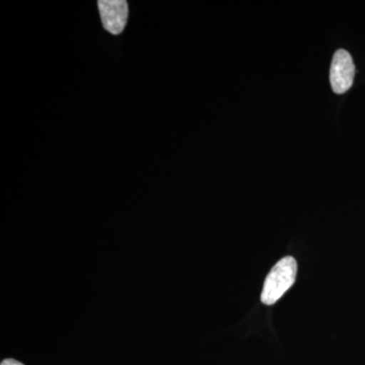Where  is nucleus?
Returning <instances> with one entry per match:
<instances>
[{"label":"nucleus","instance_id":"f257e3e1","mask_svg":"<svg viewBox=\"0 0 365 365\" xmlns=\"http://www.w3.org/2000/svg\"><path fill=\"white\" fill-rule=\"evenodd\" d=\"M297 264L292 257H285L278 262L266 277L261 300L266 306H272L294 285L297 278Z\"/></svg>","mask_w":365,"mask_h":365},{"label":"nucleus","instance_id":"7ed1b4c3","mask_svg":"<svg viewBox=\"0 0 365 365\" xmlns=\"http://www.w3.org/2000/svg\"><path fill=\"white\" fill-rule=\"evenodd\" d=\"M101 20L105 30L119 35L128 20V4L125 0H100L98 2Z\"/></svg>","mask_w":365,"mask_h":365},{"label":"nucleus","instance_id":"f03ea898","mask_svg":"<svg viewBox=\"0 0 365 365\" xmlns=\"http://www.w3.org/2000/svg\"><path fill=\"white\" fill-rule=\"evenodd\" d=\"M355 66L349 52L338 50L334 54L331 64L330 81L334 93L341 95L349 90L353 85Z\"/></svg>","mask_w":365,"mask_h":365},{"label":"nucleus","instance_id":"20e7f679","mask_svg":"<svg viewBox=\"0 0 365 365\" xmlns=\"http://www.w3.org/2000/svg\"><path fill=\"white\" fill-rule=\"evenodd\" d=\"M1 365H24L21 362L16 361L14 359H6L1 362Z\"/></svg>","mask_w":365,"mask_h":365}]
</instances>
